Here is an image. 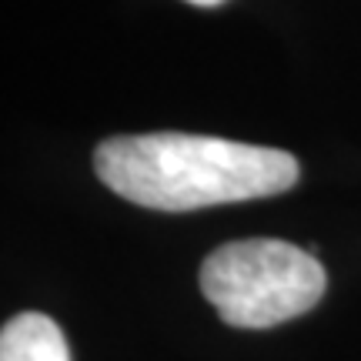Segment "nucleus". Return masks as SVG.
Here are the masks:
<instances>
[{
    "label": "nucleus",
    "instance_id": "7ed1b4c3",
    "mask_svg": "<svg viewBox=\"0 0 361 361\" xmlns=\"http://www.w3.org/2000/svg\"><path fill=\"white\" fill-rule=\"evenodd\" d=\"M0 361H71V348L54 318L24 311L0 331Z\"/></svg>",
    "mask_w": 361,
    "mask_h": 361
},
{
    "label": "nucleus",
    "instance_id": "20e7f679",
    "mask_svg": "<svg viewBox=\"0 0 361 361\" xmlns=\"http://www.w3.org/2000/svg\"><path fill=\"white\" fill-rule=\"evenodd\" d=\"M188 4H194V7H218L224 0H188Z\"/></svg>",
    "mask_w": 361,
    "mask_h": 361
},
{
    "label": "nucleus",
    "instance_id": "f03ea898",
    "mask_svg": "<svg viewBox=\"0 0 361 361\" xmlns=\"http://www.w3.org/2000/svg\"><path fill=\"white\" fill-rule=\"evenodd\" d=\"M328 274L311 251L281 238H247L211 251L201 291L231 328H274L308 314L324 298Z\"/></svg>",
    "mask_w": 361,
    "mask_h": 361
},
{
    "label": "nucleus",
    "instance_id": "f257e3e1",
    "mask_svg": "<svg viewBox=\"0 0 361 361\" xmlns=\"http://www.w3.org/2000/svg\"><path fill=\"white\" fill-rule=\"evenodd\" d=\"M94 171L124 201L151 211L274 197L291 191L301 174L288 151L180 130L111 137L94 151Z\"/></svg>",
    "mask_w": 361,
    "mask_h": 361
}]
</instances>
